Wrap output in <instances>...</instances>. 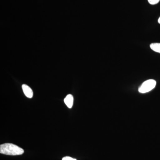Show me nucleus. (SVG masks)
<instances>
[{"label": "nucleus", "mask_w": 160, "mask_h": 160, "mask_svg": "<svg viewBox=\"0 0 160 160\" xmlns=\"http://www.w3.org/2000/svg\"><path fill=\"white\" fill-rule=\"evenodd\" d=\"M24 152V149L12 143H5L0 146V153L2 154L16 156L22 154Z\"/></svg>", "instance_id": "f257e3e1"}, {"label": "nucleus", "mask_w": 160, "mask_h": 160, "mask_svg": "<svg viewBox=\"0 0 160 160\" xmlns=\"http://www.w3.org/2000/svg\"><path fill=\"white\" fill-rule=\"evenodd\" d=\"M157 82L153 79H149L145 81L139 88V92L141 93H145L152 90L156 86Z\"/></svg>", "instance_id": "f03ea898"}, {"label": "nucleus", "mask_w": 160, "mask_h": 160, "mask_svg": "<svg viewBox=\"0 0 160 160\" xmlns=\"http://www.w3.org/2000/svg\"><path fill=\"white\" fill-rule=\"evenodd\" d=\"M23 92L25 95L29 98H31L33 96V92L31 88L27 85L24 84L22 86Z\"/></svg>", "instance_id": "7ed1b4c3"}, {"label": "nucleus", "mask_w": 160, "mask_h": 160, "mask_svg": "<svg viewBox=\"0 0 160 160\" xmlns=\"http://www.w3.org/2000/svg\"><path fill=\"white\" fill-rule=\"evenodd\" d=\"M64 102L68 108H71L73 105V96L71 94H68L64 99Z\"/></svg>", "instance_id": "20e7f679"}, {"label": "nucleus", "mask_w": 160, "mask_h": 160, "mask_svg": "<svg viewBox=\"0 0 160 160\" xmlns=\"http://www.w3.org/2000/svg\"><path fill=\"white\" fill-rule=\"evenodd\" d=\"M152 50L160 53V43H153L150 45Z\"/></svg>", "instance_id": "39448f33"}, {"label": "nucleus", "mask_w": 160, "mask_h": 160, "mask_svg": "<svg viewBox=\"0 0 160 160\" xmlns=\"http://www.w3.org/2000/svg\"><path fill=\"white\" fill-rule=\"evenodd\" d=\"M148 1L150 5H154L159 2L160 0H148Z\"/></svg>", "instance_id": "423d86ee"}, {"label": "nucleus", "mask_w": 160, "mask_h": 160, "mask_svg": "<svg viewBox=\"0 0 160 160\" xmlns=\"http://www.w3.org/2000/svg\"><path fill=\"white\" fill-rule=\"evenodd\" d=\"M62 160H77L76 159L70 157H65L63 158Z\"/></svg>", "instance_id": "0eeeda50"}, {"label": "nucleus", "mask_w": 160, "mask_h": 160, "mask_svg": "<svg viewBox=\"0 0 160 160\" xmlns=\"http://www.w3.org/2000/svg\"><path fill=\"white\" fill-rule=\"evenodd\" d=\"M158 23H159V24H160V18H159L158 20Z\"/></svg>", "instance_id": "6e6552de"}]
</instances>
